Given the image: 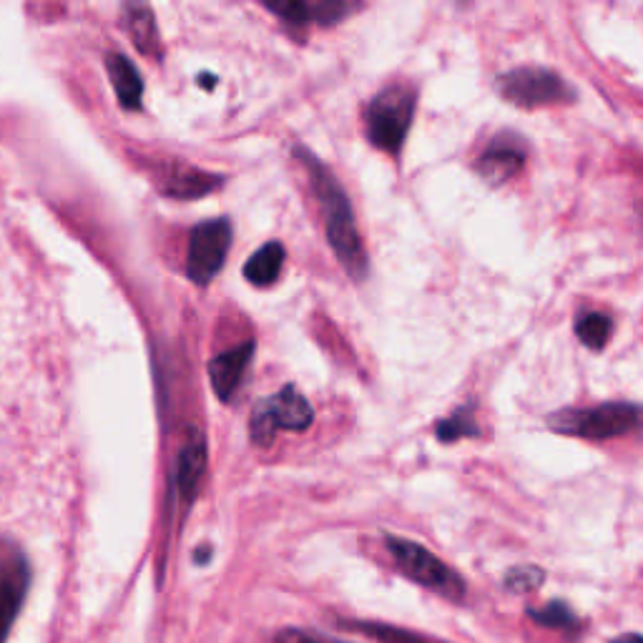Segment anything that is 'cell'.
Returning <instances> with one entry per match:
<instances>
[{
    "mask_svg": "<svg viewBox=\"0 0 643 643\" xmlns=\"http://www.w3.org/2000/svg\"><path fill=\"white\" fill-rule=\"evenodd\" d=\"M299 158H305V166L312 177V187L317 196H320L324 227H327V240L332 252L337 254L339 265L347 269V274L352 280L362 282L368 277V254L362 249V240L357 234L352 206L347 202V194L343 187L337 184V179L332 177V171L324 166L320 158H314L305 149H295Z\"/></svg>",
    "mask_w": 643,
    "mask_h": 643,
    "instance_id": "6da1fadb",
    "label": "cell"
},
{
    "mask_svg": "<svg viewBox=\"0 0 643 643\" xmlns=\"http://www.w3.org/2000/svg\"><path fill=\"white\" fill-rule=\"evenodd\" d=\"M387 551L393 553L395 566L402 570L410 581H415L425 589L435 591L438 595H446L450 601H463L465 583L452 570L448 563L427 551V548L404 541V538H387Z\"/></svg>",
    "mask_w": 643,
    "mask_h": 643,
    "instance_id": "7a4b0ae2",
    "label": "cell"
},
{
    "mask_svg": "<svg viewBox=\"0 0 643 643\" xmlns=\"http://www.w3.org/2000/svg\"><path fill=\"white\" fill-rule=\"evenodd\" d=\"M639 425V408L629 402H608L593 410H566L551 417L555 433L578 435L589 440L618 438Z\"/></svg>",
    "mask_w": 643,
    "mask_h": 643,
    "instance_id": "3957f363",
    "label": "cell"
},
{
    "mask_svg": "<svg viewBox=\"0 0 643 643\" xmlns=\"http://www.w3.org/2000/svg\"><path fill=\"white\" fill-rule=\"evenodd\" d=\"M314 410L305 395L287 385L267 400H259L252 412V440L257 446H269L277 430L299 433L312 425Z\"/></svg>",
    "mask_w": 643,
    "mask_h": 643,
    "instance_id": "277c9868",
    "label": "cell"
},
{
    "mask_svg": "<svg viewBox=\"0 0 643 643\" xmlns=\"http://www.w3.org/2000/svg\"><path fill=\"white\" fill-rule=\"evenodd\" d=\"M415 99L408 89L393 86L372 101L368 111V139L387 154H397L408 137Z\"/></svg>",
    "mask_w": 643,
    "mask_h": 643,
    "instance_id": "5b68a950",
    "label": "cell"
},
{
    "mask_svg": "<svg viewBox=\"0 0 643 643\" xmlns=\"http://www.w3.org/2000/svg\"><path fill=\"white\" fill-rule=\"evenodd\" d=\"M498 91L515 106L538 108L551 103H570L576 93L553 70L545 68H515L498 78Z\"/></svg>",
    "mask_w": 643,
    "mask_h": 643,
    "instance_id": "8992f818",
    "label": "cell"
},
{
    "mask_svg": "<svg viewBox=\"0 0 643 643\" xmlns=\"http://www.w3.org/2000/svg\"><path fill=\"white\" fill-rule=\"evenodd\" d=\"M229 244H232V227L227 219L202 221L194 227L192 240H189L187 254V274L198 287H206L219 269L224 267Z\"/></svg>",
    "mask_w": 643,
    "mask_h": 643,
    "instance_id": "52a82bcc",
    "label": "cell"
},
{
    "mask_svg": "<svg viewBox=\"0 0 643 643\" xmlns=\"http://www.w3.org/2000/svg\"><path fill=\"white\" fill-rule=\"evenodd\" d=\"M30 566L18 543L0 538V643H5L11 626L26 601Z\"/></svg>",
    "mask_w": 643,
    "mask_h": 643,
    "instance_id": "ba28073f",
    "label": "cell"
},
{
    "mask_svg": "<svg viewBox=\"0 0 643 643\" xmlns=\"http://www.w3.org/2000/svg\"><path fill=\"white\" fill-rule=\"evenodd\" d=\"M154 179L158 181V189H162L166 196L173 198L204 196L221 184V177H217V173H206L181 162L169 166L158 164V173Z\"/></svg>",
    "mask_w": 643,
    "mask_h": 643,
    "instance_id": "9c48e42d",
    "label": "cell"
},
{
    "mask_svg": "<svg viewBox=\"0 0 643 643\" xmlns=\"http://www.w3.org/2000/svg\"><path fill=\"white\" fill-rule=\"evenodd\" d=\"M254 355V343L247 339L240 347L229 349V352L214 357L209 364V377H211V387L221 402H229L234 397V393L240 390L244 372H247L249 362Z\"/></svg>",
    "mask_w": 643,
    "mask_h": 643,
    "instance_id": "30bf717a",
    "label": "cell"
},
{
    "mask_svg": "<svg viewBox=\"0 0 643 643\" xmlns=\"http://www.w3.org/2000/svg\"><path fill=\"white\" fill-rule=\"evenodd\" d=\"M526 164V151L518 144V139H496L490 149L475 162V171L490 184H505Z\"/></svg>",
    "mask_w": 643,
    "mask_h": 643,
    "instance_id": "8fae6325",
    "label": "cell"
},
{
    "mask_svg": "<svg viewBox=\"0 0 643 643\" xmlns=\"http://www.w3.org/2000/svg\"><path fill=\"white\" fill-rule=\"evenodd\" d=\"M267 8L277 15H282L284 21L292 26H309V23H322V26H332V23L343 21L347 13L357 11V3H339V0H297V3H267Z\"/></svg>",
    "mask_w": 643,
    "mask_h": 643,
    "instance_id": "7c38bea8",
    "label": "cell"
},
{
    "mask_svg": "<svg viewBox=\"0 0 643 643\" xmlns=\"http://www.w3.org/2000/svg\"><path fill=\"white\" fill-rule=\"evenodd\" d=\"M106 68L118 103L126 111H137L141 106V97H144V81H141L137 66L121 53H108Z\"/></svg>",
    "mask_w": 643,
    "mask_h": 643,
    "instance_id": "4fadbf2b",
    "label": "cell"
},
{
    "mask_svg": "<svg viewBox=\"0 0 643 643\" xmlns=\"http://www.w3.org/2000/svg\"><path fill=\"white\" fill-rule=\"evenodd\" d=\"M204 467H206V446L202 435L192 433L189 435L187 446L179 452V467H177V488L181 498H184V503H192L194 500L198 483H202Z\"/></svg>",
    "mask_w": 643,
    "mask_h": 643,
    "instance_id": "5bb4252c",
    "label": "cell"
},
{
    "mask_svg": "<svg viewBox=\"0 0 643 643\" xmlns=\"http://www.w3.org/2000/svg\"><path fill=\"white\" fill-rule=\"evenodd\" d=\"M126 26L133 38V46L151 59H162V41H158L156 21L146 5H126Z\"/></svg>",
    "mask_w": 643,
    "mask_h": 643,
    "instance_id": "9a60e30c",
    "label": "cell"
},
{
    "mask_svg": "<svg viewBox=\"0 0 643 643\" xmlns=\"http://www.w3.org/2000/svg\"><path fill=\"white\" fill-rule=\"evenodd\" d=\"M284 265V247L280 242H269L259 252H254L247 267H244V277L254 284V287H269L277 282V277L282 272Z\"/></svg>",
    "mask_w": 643,
    "mask_h": 643,
    "instance_id": "2e32d148",
    "label": "cell"
},
{
    "mask_svg": "<svg viewBox=\"0 0 643 643\" xmlns=\"http://www.w3.org/2000/svg\"><path fill=\"white\" fill-rule=\"evenodd\" d=\"M610 332H614V324H610L608 317L601 312H586L578 317V322H576L578 339H581V343L591 349L606 347Z\"/></svg>",
    "mask_w": 643,
    "mask_h": 643,
    "instance_id": "e0dca14e",
    "label": "cell"
},
{
    "mask_svg": "<svg viewBox=\"0 0 643 643\" xmlns=\"http://www.w3.org/2000/svg\"><path fill=\"white\" fill-rule=\"evenodd\" d=\"M355 629H360L364 636L375 639L380 643H446V641H435L430 636H423V633L408 631V629H397V626H387V623H355Z\"/></svg>",
    "mask_w": 643,
    "mask_h": 643,
    "instance_id": "ac0fdd59",
    "label": "cell"
},
{
    "mask_svg": "<svg viewBox=\"0 0 643 643\" xmlns=\"http://www.w3.org/2000/svg\"><path fill=\"white\" fill-rule=\"evenodd\" d=\"M530 618H533L536 623L545 626V629H558V631L578 629L576 614L563 601H551L543 608H530Z\"/></svg>",
    "mask_w": 643,
    "mask_h": 643,
    "instance_id": "d6986e66",
    "label": "cell"
},
{
    "mask_svg": "<svg viewBox=\"0 0 643 643\" xmlns=\"http://www.w3.org/2000/svg\"><path fill=\"white\" fill-rule=\"evenodd\" d=\"M435 433H438V438L442 442H455L458 438H473V435H478L480 430L471 415V408H465V410H458L452 417L440 420L438 427H435Z\"/></svg>",
    "mask_w": 643,
    "mask_h": 643,
    "instance_id": "ffe728a7",
    "label": "cell"
},
{
    "mask_svg": "<svg viewBox=\"0 0 643 643\" xmlns=\"http://www.w3.org/2000/svg\"><path fill=\"white\" fill-rule=\"evenodd\" d=\"M545 574L536 566H523V568H513L505 578V586L515 593H526V591H536L538 586L543 583Z\"/></svg>",
    "mask_w": 643,
    "mask_h": 643,
    "instance_id": "44dd1931",
    "label": "cell"
},
{
    "mask_svg": "<svg viewBox=\"0 0 643 643\" xmlns=\"http://www.w3.org/2000/svg\"><path fill=\"white\" fill-rule=\"evenodd\" d=\"M274 643H339L335 639H327V636H317L312 631H282L280 636H277Z\"/></svg>",
    "mask_w": 643,
    "mask_h": 643,
    "instance_id": "7402d4cb",
    "label": "cell"
}]
</instances>
